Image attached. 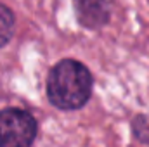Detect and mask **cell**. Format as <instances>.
<instances>
[{
  "instance_id": "cell-1",
  "label": "cell",
  "mask_w": 149,
  "mask_h": 147,
  "mask_svg": "<svg viewBox=\"0 0 149 147\" xmlns=\"http://www.w3.org/2000/svg\"><path fill=\"white\" fill-rule=\"evenodd\" d=\"M47 97L57 109L83 107L92 95V74L74 59L57 62L47 76Z\"/></svg>"
},
{
  "instance_id": "cell-2",
  "label": "cell",
  "mask_w": 149,
  "mask_h": 147,
  "mask_svg": "<svg viewBox=\"0 0 149 147\" xmlns=\"http://www.w3.org/2000/svg\"><path fill=\"white\" fill-rule=\"evenodd\" d=\"M37 121L24 109L0 111V147H31L37 139Z\"/></svg>"
},
{
  "instance_id": "cell-3",
  "label": "cell",
  "mask_w": 149,
  "mask_h": 147,
  "mask_svg": "<svg viewBox=\"0 0 149 147\" xmlns=\"http://www.w3.org/2000/svg\"><path fill=\"white\" fill-rule=\"evenodd\" d=\"M74 10L81 26L97 30L109 21L113 0H74Z\"/></svg>"
},
{
  "instance_id": "cell-4",
  "label": "cell",
  "mask_w": 149,
  "mask_h": 147,
  "mask_svg": "<svg viewBox=\"0 0 149 147\" xmlns=\"http://www.w3.org/2000/svg\"><path fill=\"white\" fill-rule=\"evenodd\" d=\"M14 30H16V19L12 10L0 3V47L7 45L12 37H14Z\"/></svg>"
},
{
  "instance_id": "cell-5",
  "label": "cell",
  "mask_w": 149,
  "mask_h": 147,
  "mask_svg": "<svg viewBox=\"0 0 149 147\" xmlns=\"http://www.w3.org/2000/svg\"><path fill=\"white\" fill-rule=\"evenodd\" d=\"M134 133L141 142L149 144V118L148 116H137L134 119Z\"/></svg>"
}]
</instances>
